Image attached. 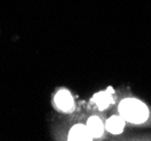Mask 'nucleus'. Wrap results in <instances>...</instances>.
Listing matches in <instances>:
<instances>
[{
	"instance_id": "nucleus-1",
	"label": "nucleus",
	"mask_w": 151,
	"mask_h": 141,
	"mask_svg": "<svg viewBox=\"0 0 151 141\" xmlns=\"http://www.w3.org/2000/svg\"><path fill=\"white\" fill-rule=\"evenodd\" d=\"M120 113L121 116L131 123H143L149 116V111L142 102L134 98H127L122 101L120 104Z\"/></svg>"
},
{
	"instance_id": "nucleus-2",
	"label": "nucleus",
	"mask_w": 151,
	"mask_h": 141,
	"mask_svg": "<svg viewBox=\"0 0 151 141\" xmlns=\"http://www.w3.org/2000/svg\"><path fill=\"white\" fill-rule=\"evenodd\" d=\"M54 103L59 109L62 112H71L73 109V98L68 90H60L54 97Z\"/></svg>"
},
{
	"instance_id": "nucleus-3",
	"label": "nucleus",
	"mask_w": 151,
	"mask_h": 141,
	"mask_svg": "<svg viewBox=\"0 0 151 141\" xmlns=\"http://www.w3.org/2000/svg\"><path fill=\"white\" fill-rule=\"evenodd\" d=\"M93 135L88 130L87 125L83 124H77L70 130L69 140H77V141H87L91 140Z\"/></svg>"
},
{
	"instance_id": "nucleus-4",
	"label": "nucleus",
	"mask_w": 151,
	"mask_h": 141,
	"mask_svg": "<svg viewBox=\"0 0 151 141\" xmlns=\"http://www.w3.org/2000/svg\"><path fill=\"white\" fill-rule=\"evenodd\" d=\"M93 101L98 106L99 109H105L109 104L113 103V89L109 87V88H107L106 91H99V93H97L93 97Z\"/></svg>"
},
{
	"instance_id": "nucleus-5",
	"label": "nucleus",
	"mask_w": 151,
	"mask_h": 141,
	"mask_svg": "<svg viewBox=\"0 0 151 141\" xmlns=\"http://www.w3.org/2000/svg\"><path fill=\"white\" fill-rule=\"evenodd\" d=\"M125 120L122 116H112L106 122V130L113 135H119L123 131Z\"/></svg>"
},
{
	"instance_id": "nucleus-6",
	"label": "nucleus",
	"mask_w": 151,
	"mask_h": 141,
	"mask_svg": "<svg viewBox=\"0 0 151 141\" xmlns=\"http://www.w3.org/2000/svg\"><path fill=\"white\" fill-rule=\"evenodd\" d=\"M87 128L90 131L93 138H99L103 135L104 124H103V121L97 116H91L87 121Z\"/></svg>"
}]
</instances>
